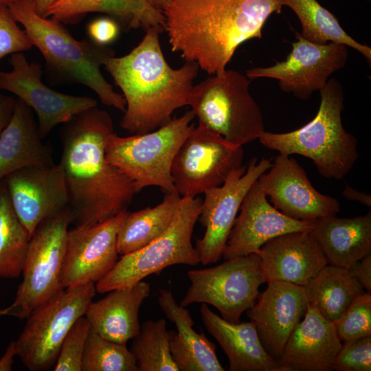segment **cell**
I'll return each mask as SVG.
<instances>
[{"label": "cell", "mask_w": 371, "mask_h": 371, "mask_svg": "<svg viewBox=\"0 0 371 371\" xmlns=\"http://www.w3.org/2000/svg\"><path fill=\"white\" fill-rule=\"evenodd\" d=\"M4 180L12 207L30 237L43 220L67 207V190L60 163L23 168Z\"/></svg>", "instance_id": "obj_18"}, {"label": "cell", "mask_w": 371, "mask_h": 371, "mask_svg": "<svg viewBox=\"0 0 371 371\" xmlns=\"http://www.w3.org/2000/svg\"><path fill=\"white\" fill-rule=\"evenodd\" d=\"M33 47L25 32L18 25L10 8L0 5V60L18 52H24Z\"/></svg>", "instance_id": "obj_38"}, {"label": "cell", "mask_w": 371, "mask_h": 371, "mask_svg": "<svg viewBox=\"0 0 371 371\" xmlns=\"http://www.w3.org/2000/svg\"><path fill=\"white\" fill-rule=\"evenodd\" d=\"M271 159L251 158L247 166L233 170L223 184L206 190L199 221L205 228L203 236L196 241L200 262L203 265L217 262L234 224L247 192L271 166Z\"/></svg>", "instance_id": "obj_13"}, {"label": "cell", "mask_w": 371, "mask_h": 371, "mask_svg": "<svg viewBox=\"0 0 371 371\" xmlns=\"http://www.w3.org/2000/svg\"><path fill=\"white\" fill-rule=\"evenodd\" d=\"M337 371L371 370V335L344 342L333 364Z\"/></svg>", "instance_id": "obj_37"}, {"label": "cell", "mask_w": 371, "mask_h": 371, "mask_svg": "<svg viewBox=\"0 0 371 371\" xmlns=\"http://www.w3.org/2000/svg\"><path fill=\"white\" fill-rule=\"evenodd\" d=\"M348 271L363 289L371 293V254L355 262Z\"/></svg>", "instance_id": "obj_40"}, {"label": "cell", "mask_w": 371, "mask_h": 371, "mask_svg": "<svg viewBox=\"0 0 371 371\" xmlns=\"http://www.w3.org/2000/svg\"><path fill=\"white\" fill-rule=\"evenodd\" d=\"M367 1H370V0H367Z\"/></svg>", "instance_id": "obj_47"}, {"label": "cell", "mask_w": 371, "mask_h": 371, "mask_svg": "<svg viewBox=\"0 0 371 371\" xmlns=\"http://www.w3.org/2000/svg\"><path fill=\"white\" fill-rule=\"evenodd\" d=\"M181 196L165 193L157 205L128 212L117 235L119 255H124L146 246L161 235L170 226L179 208Z\"/></svg>", "instance_id": "obj_29"}, {"label": "cell", "mask_w": 371, "mask_h": 371, "mask_svg": "<svg viewBox=\"0 0 371 371\" xmlns=\"http://www.w3.org/2000/svg\"><path fill=\"white\" fill-rule=\"evenodd\" d=\"M128 212L69 229L62 273L64 289L96 283L111 270L119 259L117 232Z\"/></svg>", "instance_id": "obj_16"}, {"label": "cell", "mask_w": 371, "mask_h": 371, "mask_svg": "<svg viewBox=\"0 0 371 371\" xmlns=\"http://www.w3.org/2000/svg\"><path fill=\"white\" fill-rule=\"evenodd\" d=\"M290 8L302 26L300 35L317 44L340 43L361 53L371 63V48L359 43L342 28L337 19L317 0H280Z\"/></svg>", "instance_id": "obj_31"}, {"label": "cell", "mask_w": 371, "mask_h": 371, "mask_svg": "<svg viewBox=\"0 0 371 371\" xmlns=\"http://www.w3.org/2000/svg\"><path fill=\"white\" fill-rule=\"evenodd\" d=\"M151 5L161 12L168 4L170 0H146Z\"/></svg>", "instance_id": "obj_45"}, {"label": "cell", "mask_w": 371, "mask_h": 371, "mask_svg": "<svg viewBox=\"0 0 371 371\" xmlns=\"http://www.w3.org/2000/svg\"><path fill=\"white\" fill-rule=\"evenodd\" d=\"M130 350L139 371H179L170 352L169 333L164 319L145 321L133 339Z\"/></svg>", "instance_id": "obj_33"}, {"label": "cell", "mask_w": 371, "mask_h": 371, "mask_svg": "<svg viewBox=\"0 0 371 371\" xmlns=\"http://www.w3.org/2000/svg\"><path fill=\"white\" fill-rule=\"evenodd\" d=\"M19 1L20 0H0V5L9 6L10 5Z\"/></svg>", "instance_id": "obj_46"}, {"label": "cell", "mask_w": 371, "mask_h": 371, "mask_svg": "<svg viewBox=\"0 0 371 371\" xmlns=\"http://www.w3.org/2000/svg\"><path fill=\"white\" fill-rule=\"evenodd\" d=\"M269 170L257 181L273 207L282 214L297 220L314 221L340 211L339 202L317 191L303 168L289 155L279 153Z\"/></svg>", "instance_id": "obj_17"}, {"label": "cell", "mask_w": 371, "mask_h": 371, "mask_svg": "<svg viewBox=\"0 0 371 371\" xmlns=\"http://www.w3.org/2000/svg\"><path fill=\"white\" fill-rule=\"evenodd\" d=\"M243 146H235L198 124L178 150L171 175L181 196L197 194L221 186L228 175L242 166Z\"/></svg>", "instance_id": "obj_12"}, {"label": "cell", "mask_w": 371, "mask_h": 371, "mask_svg": "<svg viewBox=\"0 0 371 371\" xmlns=\"http://www.w3.org/2000/svg\"><path fill=\"white\" fill-rule=\"evenodd\" d=\"M89 12L111 15L129 29L156 28L161 32L165 29L163 12L146 0H59L48 9L45 17L74 23Z\"/></svg>", "instance_id": "obj_28"}, {"label": "cell", "mask_w": 371, "mask_h": 371, "mask_svg": "<svg viewBox=\"0 0 371 371\" xmlns=\"http://www.w3.org/2000/svg\"><path fill=\"white\" fill-rule=\"evenodd\" d=\"M203 324L221 346L229 360L230 371H279L276 360L265 350L255 324L232 323L201 304Z\"/></svg>", "instance_id": "obj_26"}, {"label": "cell", "mask_w": 371, "mask_h": 371, "mask_svg": "<svg viewBox=\"0 0 371 371\" xmlns=\"http://www.w3.org/2000/svg\"><path fill=\"white\" fill-rule=\"evenodd\" d=\"M30 238L12 207L3 179L0 181V278L21 275Z\"/></svg>", "instance_id": "obj_32"}, {"label": "cell", "mask_w": 371, "mask_h": 371, "mask_svg": "<svg viewBox=\"0 0 371 371\" xmlns=\"http://www.w3.org/2000/svg\"><path fill=\"white\" fill-rule=\"evenodd\" d=\"M319 93V109L309 122L286 133L265 131L258 140L280 154L309 158L322 177L341 180L359 159L357 139L342 124L344 93L339 81L330 78Z\"/></svg>", "instance_id": "obj_5"}, {"label": "cell", "mask_w": 371, "mask_h": 371, "mask_svg": "<svg viewBox=\"0 0 371 371\" xmlns=\"http://www.w3.org/2000/svg\"><path fill=\"white\" fill-rule=\"evenodd\" d=\"M341 341L371 335V295L361 292L333 323Z\"/></svg>", "instance_id": "obj_35"}, {"label": "cell", "mask_w": 371, "mask_h": 371, "mask_svg": "<svg viewBox=\"0 0 371 371\" xmlns=\"http://www.w3.org/2000/svg\"><path fill=\"white\" fill-rule=\"evenodd\" d=\"M113 132L111 115L98 106L76 114L61 128L60 164L74 227L94 225L126 211L139 192L106 159L105 139Z\"/></svg>", "instance_id": "obj_1"}, {"label": "cell", "mask_w": 371, "mask_h": 371, "mask_svg": "<svg viewBox=\"0 0 371 371\" xmlns=\"http://www.w3.org/2000/svg\"><path fill=\"white\" fill-rule=\"evenodd\" d=\"M202 202L200 197H181L168 229L146 246L122 255L111 270L96 282V292L104 293L132 287L171 265H197L200 256L192 245V236Z\"/></svg>", "instance_id": "obj_8"}, {"label": "cell", "mask_w": 371, "mask_h": 371, "mask_svg": "<svg viewBox=\"0 0 371 371\" xmlns=\"http://www.w3.org/2000/svg\"><path fill=\"white\" fill-rule=\"evenodd\" d=\"M43 139L33 110L16 98L12 115L0 134V181L23 168L56 164L52 147Z\"/></svg>", "instance_id": "obj_23"}, {"label": "cell", "mask_w": 371, "mask_h": 371, "mask_svg": "<svg viewBox=\"0 0 371 371\" xmlns=\"http://www.w3.org/2000/svg\"><path fill=\"white\" fill-rule=\"evenodd\" d=\"M342 344L335 325L309 304L278 359L279 371H331Z\"/></svg>", "instance_id": "obj_22"}, {"label": "cell", "mask_w": 371, "mask_h": 371, "mask_svg": "<svg viewBox=\"0 0 371 371\" xmlns=\"http://www.w3.org/2000/svg\"><path fill=\"white\" fill-rule=\"evenodd\" d=\"M304 286L309 304L335 323L363 289L348 269L327 264Z\"/></svg>", "instance_id": "obj_30"}, {"label": "cell", "mask_w": 371, "mask_h": 371, "mask_svg": "<svg viewBox=\"0 0 371 371\" xmlns=\"http://www.w3.org/2000/svg\"><path fill=\"white\" fill-rule=\"evenodd\" d=\"M342 195L348 200L358 201L369 207L371 206V196L370 194L357 190L348 185L345 186Z\"/></svg>", "instance_id": "obj_42"}, {"label": "cell", "mask_w": 371, "mask_h": 371, "mask_svg": "<svg viewBox=\"0 0 371 371\" xmlns=\"http://www.w3.org/2000/svg\"><path fill=\"white\" fill-rule=\"evenodd\" d=\"M59 0H33V3L36 12L45 17L48 9L58 2Z\"/></svg>", "instance_id": "obj_44"}, {"label": "cell", "mask_w": 371, "mask_h": 371, "mask_svg": "<svg viewBox=\"0 0 371 371\" xmlns=\"http://www.w3.org/2000/svg\"><path fill=\"white\" fill-rule=\"evenodd\" d=\"M120 26L117 22L109 18H99L87 25L89 38L97 44L107 45L118 36Z\"/></svg>", "instance_id": "obj_39"}, {"label": "cell", "mask_w": 371, "mask_h": 371, "mask_svg": "<svg viewBox=\"0 0 371 371\" xmlns=\"http://www.w3.org/2000/svg\"><path fill=\"white\" fill-rule=\"evenodd\" d=\"M8 7L33 46L43 54L49 72L64 81L89 87L104 105L125 111L124 96L114 91L101 72L104 60L115 55L113 49L90 38L76 40L63 23L38 14L33 0H20Z\"/></svg>", "instance_id": "obj_4"}, {"label": "cell", "mask_w": 371, "mask_h": 371, "mask_svg": "<svg viewBox=\"0 0 371 371\" xmlns=\"http://www.w3.org/2000/svg\"><path fill=\"white\" fill-rule=\"evenodd\" d=\"M10 64V71H0V90L13 93L33 110L43 138L57 125L98 106L92 98L65 94L49 88L42 80L41 64L29 61L23 52L11 54Z\"/></svg>", "instance_id": "obj_15"}, {"label": "cell", "mask_w": 371, "mask_h": 371, "mask_svg": "<svg viewBox=\"0 0 371 371\" xmlns=\"http://www.w3.org/2000/svg\"><path fill=\"white\" fill-rule=\"evenodd\" d=\"M161 32L149 28L139 43L120 57H108L103 67L121 89L126 106L121 127L144 134L168 122L173 112L188 106L199 67L186 61L181 67L169 65L159 41Z\"/></svg>", "instance_id": "obj_3"}, {"label": "cell", "mask_w": 371, "mask_h": 371, "mask_svg": "<svg viewBox=\"0 0 371 371\" xmlns=\"http://www.w3.org/2000/svg\"><path fill=\"white\" fill-rule=\"evenodd\" d=\"M296 41L284 61L265 67H253L246 70L251 80L260 78L278 80L280 89L301 100H308L315 91H319L330 76L341 69L348 58V47L335 43L317 44L295 32Z\"/></svg>", "instance_id": "obj_14"}, {"label": "cell", "mask_w": 371, "mask_h": 371, "mask_svg": "<svg viewBox=\"0 0 371 371\" xmlns=\"http://www.w3.org/2000/svg\"><path fill=\"white\" fill-rule=\"evenodd\" d=\"M311 231L328 265L348 269L371 254L370 211L353 218H319Z\"/></svg>", "instance_id": "obj_27"}, {"label": "cell", "mask_w": 371, "mask_h": 371, "mask_svg": "<svg viewBox=\"0 0 371 371\" xmlns=\"http://www.w3.org/2000/svg\"><path fill=\"white\" fill-rule=\"evenodd\" d=\"M82 371H139L126 347L106 339L90 329L85 344Z\"/></svg>", "instance_id": "obj_34"}, {"label": "cell", "mask_w": 371, "mask_h": 371, "mask_svg": "<svg viewBox=\"0 0 371 371\" xmlns=\"http://www.w3.org/2000/svg\"><path fill=\"white\" fill-rule=\"evenodd\" d=\"M280 0H170L163 10L171 49L210 75L226 69L237 48L262 37Z\"/></svg>", "instance_id": "obj_2"}, {"label": "cell", "mask_w": 371, "mask_h": 371, "mask_svg": "<svg viewBox=\"0 0 371 371\" xmlns=\"http://www.w3.org/2000/svg\"><path fill=\"white\" fill-rule=\"evenodd\" d=\"M239 210L223 249L225 260L254 253L280 235L308 231L313 227V221L292 218L272 206L257 180L245 196Z\"/></svg>", "instance_id": "obj_19"}, {"label": "cell", "mask_w": 371, "mask_h": 371, "mask_svg": "<svg viewBox=\"0 0 371 371\" xmlns=\"http://www.w3.org/2000/svg\"><path fill=\"white\" fill-rule=\"evenodd\" d=\"M70 224L66 207L35 229L29 240L22 281L6 313L27 319L33 310L64 289L62 273Z\"/></svg>", "instance_id": "obj_9"}, {"label": "cell", "mask_w": 371, "mask_h": 371, "mask_svg": "<svg viewBox=\"0 0 371 371\" xmlns=\"http://www.w3.org/2000/svg\"><path fill=\"white\" fill-rule=\"evenodd\" d=\"M255 253L261 258L267 282L280 280L305 286L328 264L311 230L280 235Z\"/></svg>", "instance_id": "obj_21"}, {"label": "cell", "mask_w": 371, "mask_h": 371, "mask_svg": "<svg viewBox=\"0 0 371 371\" xmlns=\"http://www.w3.org/2000/svg\"><path fill=\"white\" fill-rule=\"evenodd\" d=\"M95 283L66 288L36 308L15 341L16 355L31 371L54 367L61 344L95 295Z\"/></svg>", "instance_id": "obj_10"}, {"label": "cell", "mask_w": 371, "mask_h": 371, "mask_svg": "<svg viewBox=\"0 0 371 371\" xmlns=\"http://www.w3.org/2000/svg\"><path fill=\"white\" fill-rule=\"evenodd\" d=\"M251 81L245 74L226 69L194 85L188 106L198 124L235 146L258 139L265 131L264 118L250 93Z\"/></svg>", "instance_id": "obj_6"}, {"label": "cell", "mask_w": 371, "mask_h": 371, "mask_svg": "<svg viewBox=\"0 0 371 371\" xmlns=\"http://www.w3.org/2000/svg\"><path fill=\"white\" fill-rule=\"evenodd\" d=\"M158 304L177 328L169 330L170 350L180 371H224L216 354V345L203 331L197 333L194 320L186 307L178 304L170 290L160 289Z\"/></svg>", "instance_id": "obj_24"}, {"label": "cell", "mask_w": 371, "mask_h": 371, "mask_svg": "<svg viewBox=\"0 0 371 371\" xmlns=\"http://www.w3.org/2000/svg\"><path fill=\"white\" fill-rule=\"evenodd\" d=\"M16 98L0 92V134L8 124L15 106Z\"/></svg>", "instance_id": "obj_41"}, {"label": "cell", "mask_w": 371, "mask_h": 371, "mask_svg": "<svg viewBox=\"0 0 371 371\" xmlns=\"http://www.w3.org/2000/svg\"><path fill=\"white\" fill-rule=\"evenodd\" d=\"M150 286L140 281L130 288L117 289L102 299L91 302L85 312L91 329L102 337L126 344L139 333V311Z\"/></svg>", "instance_id": "obj_25"}, {"label": "cell", "mask_w": 371, "mask_h": 371, "mask_svg": "<svg viewBox=\"0 0 371 371\" xmlns=\"http://www.w3.org/2000/svg\"><path fill=\"white\" fill-rule=\"evenodd\" d=\"M187 275L190 286L180 305H212L232 323L240 322L242 314L256 302L260 286L267 282L261 258L255 252L213 267L190 270Z\"/></svg>", "instance_id": "obj_11"}, {"label": "cell", "mask_w": 371, "mask_h": 371, "mask_svg": "<svg viewBox=\"0 0 371 371\" xmlns=\"http://www.w3.org/2000/svg\"><path fill=\"white\" fill-rule=\"evenodd\" d=\"M16 355L15 341L8 345L4 355L0 359V371H10L14 363L13 357Z\"/></svg>", "instance_id": "obj_43"}, {"label": "cell", "mask_w": 371, "mask_h": 371, "mask_svg": "<svg viewBox=\"0 0 371 371\" xmlns=\"http://www.w3.org/2000/svg\"><path fill=\"white\" fill-rule=\"evenodd\" d=\"M267 283L247 315L255 324L266 352L278 361L309 302L304 286L280 280Z\"/></svg>", "instance_id": "obj_20"}, {"label": "cell", "mask_w": 371, "mask_h": 371, "mask_svg": "<svg viewBox=\"0 0 371 371\" xmlns=\"http://www.w3.org/2000/svg\"><path fill=\"white\" fill-rule=\"evenodd\" d=\"M90 329L85 317L76 320L61 344L53 367L54 371H82V357Z\"/></svg>", "instance_id": "obj_36"}, {"label": "cell", "mask_w": 371, "mask_h": 371, "mask_svg": "<svg viewBox=\"0 0 371 371\" xmlns=\"http://www.w3.org/2000/svg\"><path fill=\"white\" fill-rule=\"evenodd\" d=\"M191 110L172 118L157 129L132 136L115 132L105 139L107 161L131 179L140 191L158 186L165 193L177 194L171 175L173 159L195 127Z\"/></svg>", "instance_id": "obj_7"}]
</instances>
